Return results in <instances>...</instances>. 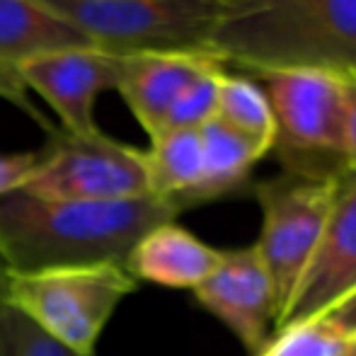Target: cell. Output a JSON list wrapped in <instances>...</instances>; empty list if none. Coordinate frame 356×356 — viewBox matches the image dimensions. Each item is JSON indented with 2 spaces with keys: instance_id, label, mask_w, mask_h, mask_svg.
Wrapping results in <instances>:
<instances>
[{
  "instance_id": "cell-16",
  "label": "cell",
  "mask_w": 356,
  "mask_h": 356,
  "mask_svg": "<svg viewBox=\"0 0 356 356\" xmlns=\"http://www.w3.org/2000/svg\"><path fill=\"white\" fill-rule=\"evenodd\" d=\"M216 117L267 153L274 148L277 124H274L272 104L257 80H252L250 75L223 71Z\"/></svg>"
},
{
  "instance_id": "cell-7",
  "label": "cell",
  "mask_w": 356,
  "mask_h": 356,
  "mask_svg": "<svg viewBox=\"0 0 356 356\" xmlns=\"http://www.w3.org/2000/svg\"><path fill=\"white\" fill-rule=\"evenodd\" d=\"M24 192L58 202H131L150 197L145 150L104 136L63 131L47 155H39Z\"/></svg>"
},
{
  "instance_id": "cell-6",
  "label": "cell",
  "mask_w": 356,
  "mask_h": 356,
  "mask_svg": "<svg viewBox=\"0 0 356 356\" xmlns=\"http://www.w3.org/2000/svg\"><path fill=\"white\" fill-rule=\"evenodd\" d=\"M339 177H310L286 170L257 184L262 235L257 245L277 296V323L313 259ZM274 323V327H277Z\"/></svg>"
},
{
  "instance_id": "cell-18",
  "label": "cell",
  "mask_w": 356,
  "mask_h": 356,
  "mask_svg": "<svg viewBox=\"0 0 356 356\" xmlns=\"http://www.w3.org/2000/svg\"><path fill=\"white\" fill-rule=\"evenodd\" d=\"M0 356H83L42 327L32 323L24 313L5 300L0 305Z\"/></svg>"
},
{
  "instance_id": "cell-22",
  "label": "cell",
  "mask_w": 356,
  "mask_h": 356,
  "mask_svg": "<svg viewBox=\"0 0 356 356\" xmlns=\"http://www.w3.org/2000/svg\"><path fill=\"white\" fill-rule=\"evenodd\" d=\"M318 318H323L325 325L332 327L342 339H356V286L339 300H334Z\"/></svg>"
},
{
  "instance_id": "cell-11",
  "label": "cell",
  "mask_w": 356,
  "mask_h": 356,
  "mask_svg": "<svg viewBox=\"0 0 356 356\" xmlns=\"http://www.w3.org/2000/svg\"><path fill=\"white\" fill-rule=\"evenodd\" d=\"M211 63H216L211 56L194 51L131 54L122 56L117 90L148 136L155 138L179 92Z\"/></svg>"
},
{
  "instance_id": "cell-13",
  "label": "cell",
  "mask_w": 356,
  "mask_h": 356,
  "mask_svg": "<svg viewBox=\"0 0 356 356\" xmlns=\"http://www.w3.org/2000/svg\"><path fill=\"white\" fill-rule=\"evenodd\" d=\"M92 47L68 22L44 8L39 0H0V66L19 63L49 51Z\"/></svg>"
},
{
  "instance_id": "cell-21",
  "label": "cell",
  "mask_w": 356,
  "mask_h": 356,
  "mask_svg": "<svg viewBox=\"0 0 356 356\" xmlns=\"http://www.w3.org/2000/svg\"><path fill=\"white\" fill-rule=\"evenodd\" d=\"M344 83V163L356 172V71L342 73Z\"/></svg>"
},
{
  "instance_id": "cell-15",
  "label": "cell",
  "mask_w": 356,
  "mask_h": 356,
  "mask_svg": "<svg viewBox=\"0 0 356 356\" xmlns=\"http://www.w3.org/2000/svg\"><path fill=\"white\" fill-rule=\"evenodd\" d=\"M150 141V150H145L150 192L184 211L189 194L202 182L204 155L199 129L163 131Z\"/></svg>"
},
{
  "instance_id": "cell-4",
  "label": "cell",
  "mask_w": 356,
  "mask_h": 356,
  "mask_svg": "<svg viewBox=\"0 0 356 356\" xmlns=\"http://www.w3.org/2000/svg\"><path fill=\"white\" fill-rule=\"evenodd\" d=\"M272 104L274 148L289 172L342 177L344 163V83L327 68H277L250 75Z\"/></svg>"
},
{
  "instance_id": "cell-2",
  "label": "cell",
  "mask_w": 356,
  "mask_h": 356,
  "mask_svg": "<svg viewBox=\"0 0 356 356\" xmlns=\"http://www.w3.org/2000/svg\"><path fill=\"white\" fill-rule=\"evenodd\" d=\"M207 54L250 75L277 68L356 71V0H235Z\"/></svg>"
},
{
  "instance_id": "cell-10",
  "label": "cell",
  "mask_w": 356,
  "mask_h": 356,
  "mask_svg": "<svg viewBox=\"0 0 356 356\" xmlns=\"http://www.w3.org/2000/svg\"><path fill=\"white\" fill-rule=\"evenodd\" d=\"M194 296L254 356L272 342L277 296L257 245L223 250L218 267L194 289Z\"/></svg>"
},
{
  "instance_id": "cell-1",
  "label": "cell",
  "mask_w": 356,
  "mask_h": 356,
  "mask_svg": "<svg viewBox=\"0 0 356 356\" xmlns=\"http://www.w3.org/2000/svg\"><path fill=\"white\" fill-rule=\"evenodd\" d=\"M177 213L155 194L131 202H58L17 189L0 197V257L13 274L124 264L148 230Z\"/></svg>"
},
{
  "instance_id": "cell-8",
  "label": "cell",
  "mask_w": 356,
  "mask_h": 356,
  "mask_svg": "<svg viewBox=\"0 0 356 356\" xmlns=\"http://www.w3.org/2000/svg\"><path fill=\"white\" fill-rule=\"evenodd\" d=\"M15 71L24 88L39 92L51 104L63 131L73 136H97L95 99L104 90H117L122 56L95 47H75L34 56Z\"/></svg>"
},
{
  "instance_id": "cell-26",
  "label": "cell",
  "mask_w": 356,
  "mask_h": 356,
  "mask_svg": "<svg viewBox=\"0 0 356 356\" xmlns=\"http://www.w3.org/2000/svg\"><path fill=\"white\" fill-rule=\"evenodd\" d=\"M223 3H235V0H223Z\"/></svg>"
},
{
  "instance_id": "cell-19",
  "label": "cell",
  "mask_w": 356,
  "mask_h": 356,
  "mask_svg": "<svg viewBox=\"0 0 356 356\" xmlns=\"http://www.w3.org/2000/svg\"><path fill=\"white\" fill-rule=\"evenodd\" d=\"M347 339H342L323 318L291 325L277 332V337L257 356H337Z\"/></svg>"
},
{
  "instance_id": "cell-23",
  "label": "cell",
  "mask_w": 356,
  "mask_h": 356,
  "mask_svg": "<svg viewBox=\"0 0 356 356\" xmlns=\"http://www.w3.org/2000/svg\"><path fill=\"white\" fill-rule=\"evenodd\" d=\"M0 97H5V99H10V102L19 104V107H24L29 114H32V117H37L39 122L44 124V119L34 112L32 102L27 99V88L22 85V80H19V75H17L15 68H3V66H0Z\"/></svg>"
},
{
  "instance_id": "cell-9",
  "label": "cell",
  "mask_w": 356,
  "mask_h": 356,
  "mask_svg": "<svg viewBox=\"0 0 356 356\" xmlns=\"http://www.w3.org/2000/svg\"><path fill=\"white\" fill-rule=\"evenodd\" d=\"M356 286V172H344L337 182L332 207L313 259L293 291L289 308L277 323V332L318 318L334 300Z\"/></svg>"
},
{
  "instance_id": "cell-20",
  "label": "cell",
  "mask_w": 356,
  "mask_h": 356,
  "mask_svg": "<svg viewBox=\"0 0 356 356\" xmlns=\"http://www.w3.org/2000/svg\"><path fill=\"white\" fill-rule=\"evenodd\" d=\"M39 163V153H0V197L10 192H17L32 177L34 168Z\"/></svg>"
},
{
  "instance_id": "cell-5",
  "label": "cell",
  "mask_w": 356,
  "mask_h": 356,
  "mask_svg": "<svg viewBox=\"0 0 356 356\" xmlns=\"http://www.w3.org/2000/svg\"><path fill=\"white\" fill-rule=\"evenodd\" d=\"M138 282L122 262L10 274L8 303L68 349L95 356L109 318Z\"/></svg>"
},
{
  "instance_id": "cell-14",
  "label": "cell",
  "mask_w": 356,
  "mask_h": 356,
  "mask_svg": "<svg viewBox=\"0 0 356 356\" xmlns=\"http://www.w3.org/2000/svg\"><path fill=\"white\" fill-rule=\"evenodd\" d=\"M199 136H202L204 155L202 182L189 194L187 207L211 202V199L235 192L250 177V170L254 168V163L267 155V150H262L257 143L230 129L218 117L204 124L199 129Z\"/></svg>"
},
{
  "instance_id": "cell-17",
  "label": "cell",
  "mask_w": 356,
  "mask_h": 356,
  "mask_svg": "<svg viewBox=\"0 0 356 356\" xmlns=\"http://www.w3.org/2000/svg\"><path fill=\"white\" fill-rule=\"evenodd\" d=\"M225 68L218 63H211L204 68L187 88L179 92L175 99L172 109L168 112L163 131H175V129H202L207 122L216 117V107H218V85L220 75ZM160 131V134H163Z\"/></svg>"
},
{
  "instance_id": "cell-24",
  "label": "cell",
  "mask_w": 356,
  "mask_h": 356,
  "mask_svg": "<svg viewBox=\"0 0 356 356\" xmlns=\"http://www.w3.org/2000/svg\"><path fill=\"white\" fill-rule=\"evenodd\" d=\"M10 274H13V272H10V267H8V264H5V259L0 257V305H3L5 300H8V298H5V296H8V282H10Z\"/></svg>"
},
{
  "instance_id": "cell-25",
  "label": "cell",
  "mask_w": 356,
  "mask_h": 356,
  "mask_svg": "<svg viewBox=\"0 0 356 356\" xmlns=\"http://www.w3.org/2000/svg\"><path fill=\"white\" fill-rule=\"evenodd\" d=\"M337 356H356V339H347V344H344Z\"/></svg>"
},
{
  "instance_id": "cell-12",
  "label": "cell",
  "mask_w": 356,
  "mask_h": 356,
  "mask_svg": "<svg viewBox=\"0 0 356 356\" xmlns=\"http://www.w3.org/2000/svg\"><path fill=\"white\" fill-rule=\"evenodd\" d=\"M223 250L202 243L175 220L148 230L129 252L124 267L136 282L170 289H197L218 267Z\"/></svg>"
},
{
  "instance_id": "cell-3",
  "label": "cell",
  "mask_w": 356,
  "mask_h": 356,
  "mask_svg": "<svg viewBox=\"0 0 356 356\" xmlns=\"http://www.w3.org/2000/svg\"><path fill=\"white\" fill-rule=\"evenodd\" d=\"M95 49L131 56L150 51L207 54L230 3L223 0H39ZM209 56V54H207Z\"/></svg>"
}]
</instances>
